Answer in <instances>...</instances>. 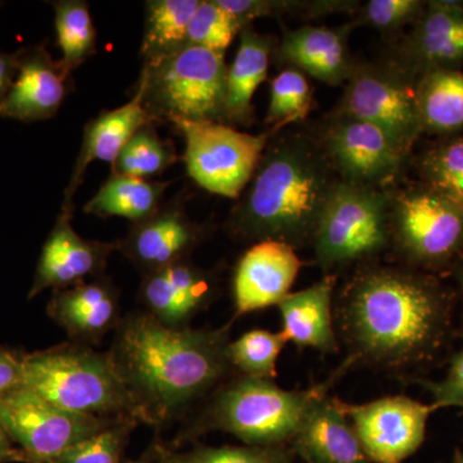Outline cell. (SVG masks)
<instances>
[{
  "label": "cell",
  "mask_w": 463,
  "mask_h": 463,
  "mask_svg": "<svg viewBox=\"0 0 463 463\" xmlns=\"http://www.w3.org/2000/svg\"><path fill=\"white\" fill-rule=\"evenodd\" d=\"M230 343V325L174 328L142 312L121 319L109 354L157 426L223 383Z\"/></svg>",
  "instance_id": "cell-2"
},
{
  "label": "cell",
  "mask_w": 463,
  "mask_h": 463,
  "mask_svg": "<svg viewBox=\"0 0 463 463\" xmlns=\"http://www.w3.org/2000/svg\"><path fill=\"white\" fill-rule=\"evenodd\" d=\"M224 53L185 44L154 63H143V105L156 121H224Z\"/></svg>",
  "instance_id": "cell-6"
},
{
  "label": "cell",
  "mask_w": 463,
  "mask_h": 463,
  "mask_svg": "<svg viewBox=\"0 0 463 463\" xmlns=\"http://www.w3.org/2000/svg\"><path fill=\"white\" fill-rule=\"evenodd\" d=\"M273 42L250 26L240 33V47L225 79L224 120L249 124L252 115V97L267 79Z\"/></svg>",
  "instance_id": "cell-25"
},
{
  "label": "cell",
  "mask_w": 463,
  "mask_h": 463,
  "mask_svg": "<svg viewBox=\"0 0 463 463\" xmlns=\"http://www.w3.org/2000/svg\"><path fill=\"white\" fill-rule=\"evenodd\" d=\"M71 72L54 61L43 48L18 58V71L5 99L0 100V116L21 121L53 118L67 94Z\"/></svg>",
  "instance_id": "cell-19"
},
{
  "label": "cell",
  "mask_w": 463,
  "mask_h": 463,
  "mask_svg": "<svg viewBox=\"0 0 463 463\" xmlns=\"http://www.w3.org/2000/svg\"><path fill=\"white\" fill-rule=\"evenodd\" d=\"M18 71V58L0 53V100L14 84Z\"/></svg>",
  "instance_id": "cell-41"
},
{
  "label": "cell",
  "mask_w": 463,
  "mask_h": 463,
  "mask_svg": "<svg viewBox=\"0 0 463 463\" xmlns=\"http://www.w3.org/2000/svg\"><path fill=\"white\" fill-rule=\"evenodd\" d=\"M392 239L413 263H443L461 249L463 214L434 192L404 194L390 218Z\"/></svg>",
  "instance_id": "cell-11"
},
{
  "label": "cell",
  "mask_w": 463,
  "mask_h": 463,
  "mask_svg": "<svg viewBox=\"0 0 463 463\" xmlns=\"http://www.w3.org/2000/svg\"><path fill=\"white\" fill-rule=\"evenodd\" d=\"M47 312L70 341L88 346L99 345L123 319L118 289L103 277L53 292Z\"/></svg>",
  "instance_id": "cell-18"
},
{
  "label": "cell",
  "mask_w": 463,
  "mask_h": 463,
  "mask_svg": "<svg viewBox=\"0 0 463 463\" xmlns=\"http://www.w3.org/2000/svg\"><path fill=\"white\" fill-rule=\"evenodd\" d=\"M421 7L417 0H371L364 7V20L379 30H394L412 21Z\"/></svg>",
  "instance_id": "cell-37"
},
{
  "label": "cell",
  "mask_w": 463,
  "mask_h": 463,
  "mask_svg": "<svg viewBox=\"0 0 463 463\" xmlns=\"http://www.w3.org/2000/svg\"><path fill=\"white\" fill-rule=\"evenodd\" d=\"M300 258L288 243L265 240L241 257L232 281L234 318L279 307L301 269Z\"/></svg>",
  "instance_id": "cell-14"
},
{
  "label": "cell",
  "mask_w": 463,
  "mask_h": 463,
  "mask_svg": "<svg viewBox=\"0 0 463 463\" xmlns=\"http://www.w3.org/2000/svg\"><path fill=\"white\" fill-rule=\"evenodd\" d=\"M450 463H463V455H458L456 457L455 459H453Z\"/></svg>",
  "instance_id": "cell-44"
},
{
  "label": "cell",
  "mask_w": 463,
  "mask_h": 463,
  "mask_svg": "<svg viewBox=\"0 0 463 463\" xmlns=\"http://www.w3.org/2000/svg\"><path fill=\"white\" fill-rule=\"evenodd\" d=\"M155 124L143 105L142 88L121 108L102 111L84 129L83 143L63 197L62 210L74 213V196L93 161L114 164L130 138L146 125Z\"/></svg>",
  "instance_id": "cell-20"
},
{
  "label": "cell",
  "mask_w": 463,
  "mask_h": 463,
  "mask_svg": "<svg viewBox=\"0 0 463 463\" xmlns=\"http://www.w3.org/2000/svg\"><path fill=\"white\" fill-rule=\"evenodd\" d=\"M389 242L390 215L385 196L374 188L336 183L313 237L317 263L330 270L368 260Z\"/></svg>",
  "instance_id": "cell-7"
},
{
  "label": "cell",
  "mask_w": 463,
  "mask_h": 463,
  "mask_svg": "<svg viewBox=\"0 0 463 463\" xmlns=\"http://www.w3.org/2000/svg\"><path fill=\"white\" fill-rule=\"evenodd\" d=\"M57 44L62 51L63 66L72 72L96 53L97 30L90 7L81 0L53 3Z\"/></svg>",
  "instance_id": "cell-29"
},
{
  "label": "cell",
  "mask_w": 463,
  "mask_h": 463,
  "mask_svg": "<svg viewBox=\"0 0 463 463\" xmlns=\"http://www.w3.org/2000/svg\"><path fill=\"white\" fill-rule=\"evenodd\" d=\"M285 345L281 332L251 330L237 340H231L228 361L241 376L274 380L279 374L277 364Z\"/></svg>",
  "instance_id": "cell-30"
},
{
  "label": "cell",
  "mask_w": 463,
  "mask_h": 463,
  "mask_svg": "<svg viewBox=\"0 0 463 463\" xmlns=\"http://www.w3.org/2000/svg\"><path fill=\"white\" fill-rule=\"evenodd\" d=\"M112 422L69 412L25 385L0 395V423L29 463L54 461Z\"/></svg>",
  "instance_id": "cell-9"
},
{
  "label": "cell",
  "mask_w": 463,
  "mask_h": 463,
  "mask_svg": "<svg viewBox=\"0 0 463 463\" xmlns=\"http://www.w3.org/2000/svg\"><path fill=\"white\" fill-rule=\"evenodd\" d=\"M430 392L434 410L458 408L463 411V349L450 359L446 376L421 383Z\"/></svg>",
  "instance_id": "cell-38"
},
{
  "label": "cell",
  "mask_w": 463,
  "mask_h": 463,
  "mask_svg": "<svg viewBox=\"0 0 463 463\" xmlns=\"http://www.w3.org/2000/svg\"><path fill=\"white\" fill-rule=\"evenodd\" d=\"M354 367L344 359L327 380L306 390H286L274 380L240 376L222 383L190 434L223 431L245 446L289 447L312 405Z\"/></svg>",
  "instance_id": "cell-4"
},
{
  "label": "cell",
  "mask_w": 463,
  "mask_h": 463,
  "mask_svg": "<svg viewBox=\"0 0 463 463\" xmlns=\"http://www.w3.org/2000/svg\"><path fill=\"white\" fill-rule=\"evenodd\" d=\"M341 115L379 128L403 154L421 129L416 90L385 70H353Z\"/></svg>",
  "instance_id": "cell-12"
},
{
  "label": "cell",
  "mask_w": 463,
  "mask_h": 463,
  "mask_svg": "<svg viewBox=\"0 0 463 463\" xmlns=\"http://www.w3.org/2000/svg\"><path fill=\"white\" fill-rule=\"evenodd\" d=\"M172 455L175 463H295L289 447L203 446Z\"/></svg>",
  "instance_id": "cell-36"
},
{
  "label": "cell",
  "mask_w": 463,
  "mask_h": 463,
  "mask_svg": "<svg viewBox=\"0 0 463 463\" xmlns=\"http://www.w3.org/2000/svg\"><path fill=\"white\" fill-rule=\"evenodd\" d=\"M200 0H149L146 3L143 63H154L187 44V33Z\"/></svg>",
  "instance_id": "cell-28"
},
{
  "label": "cell",
  "mask_w": 463,
  "mask_h": 463,
  "mask_svg": "<svg viewBox=\"0 0 463 463\" xmlns=\"http://www.w3.org/2000/svg\"><path fill=\"white\" fill-rule=\"evenodd\" d=\"M169 182H152L112 173L84 207L87 214L111 218L121 216L134 223L145 221L160 209Z\"/></svg>",
  "instance_id": "cell-26"
},
{
  "label": "cell",
  "mask_w": 463,
  "mask_h": 463,
  "mask_svg": "<svg viewBox=\"0 0 463 463\" xmlns=\"http://www.w3.org/2000/svg\"><path fill=\"white\" fill-rule=\"evenodd\" d=\"M365 455L373 463H403L421 448L431 404L407 395H389L354 404L340 401Z\"/></svg>",
  "instance_id": "cell-10"
},
{
  "label": "cell",
  "mask_w": 463,
  "mask_h": 463,
  "mask_svg": "<svg viewBox=\"0 0 463 463\" xmlns=\"http://www.w3.org/2000/svg\"><path fill=\"white\" fill-rule=\"evenodd\" d=\"M461 288H462V295H463V270L461 273Z\"/></svg>",
  "instance_id": "cell-45"
},
{
  "label": "cell",
  "mask_w": 463,
  "mask_h": 463,
  "mask_svg": "<svg viewBox=\"0 0 463 463\" xmlns=\"http://www.w3.org/2000/svg\"><path fill=\"white\" fill-rule=\"evenodd\" d=\"M335 184L309 145L298 139L274 143L259 161L228 228L237 239L255 243L273 240L294 249L312 243Z\"/></svg>",
  "instance_id": "cell-3"
},
{
  "label": "cell",
  "mask_w": 463,
  "mask_h": 463,
  "mask_svg": "<svg viewBox=\"0 0 463 463\" xmlns=\"http://www.w3.org/2000/svg\"><path fill=\"white\" fill-rule=\"evenodd\" d=\"M289 448L307 463H373L340 399L330 394L312 405Z\"/></svg>",
  "instance_id": "cell-21"
},
{
  "label": "cell",
  "mask_w": 463,
  "mask_h": 463,
  "mask_svg": "<svg viewBox=\"0 0 463 463\" xmlns=\"http://www.w3.org/2000/svg\"><path fill=\"white\" fill-rule=\"evenodd\" d=\"M0 463H29L25 453L14 443L0 423Z\"/></svg>",
  "instance_id": "cell-40"
},
{
  "label": "cell",
  "mask_w": 463,
  "mask_h": 463,
  "mask_svg": "<svg viewBox=\"0 0 463 463\" xmlns=\"http://www.w3.org/2000/svg\"><path fill=\"white\" fill-rule=\"evenodd\" d=\"M24 386V354L0 346V395Z\"/></svg>",
  "instance_id": "cell-39"
},
{
  "label": "cell",
  "mask_w": 463,
  "mask_h": 463,
  "mask_svg": "<svg viewBox=\"0 0 463 463\" xmlns=\"http://www.w3.org/2000/svg\"><path fill=\"white\" fill-rule=\"evenodd\" d=\"M328 151L353 184L374 188L394 178L404 154L374 125L341 115L328 129Z\"/></svg>",
  "instance_id": "cell-15"
},
{
  "label": "cell",
  "mask_w": 463,
  "mask_h": 463,
  "mask_svg": "<svg viewBox=\"0 0 463 463\" xmlns=\"http://www.w3.org/2000/svg\"><path fill=\"white\" fill-rule=\"evenodd\" d=\"M205 231L178 205L161 206L154 215L134 223L118 243V251L145 274L185 260Z\"/></svg>",
  "instance_id": "cell-17"
},
{
  "label": "cell",
  "mask_w": 463,
  "mask_h": 463,
  "mask_svg": "<svg viewBox=\"0 0 463 463\" xmlns=\"http://www.w3.org/2000/svg\"><path fill=\"white\" fill-rule=\"evenodd\" d=\"M216 295L214 274L201 269L188 259L145 274L139 288L145 312L174 328L190 327L192 319L212 306Z\"/></svg>",
  "instance_id": "cell-16"
},
{
  "label": "cell",
  "mask_w": 463,
  "mask_h": 463,
  "mask_svg": "<svg viewBox=\"0 0 463 463\" xmlns=\"http://www.w3.org/2000/svg\"><path fill=\"white\" fill-rule=\"evenodd\" d=\"M178 156L172 143L164 141L154 124L141 128L112 164V173L147 179L160 175L176 163Z\"/></svg>",
  "instance_id": "cell-31"
},
{
  "label": "cell",
  "mask_w": 463,
  "mask_h": 463,
  "mask_svg": "<svg viewBox=\"0 0 463 463\" xmlns=\"http://www.w3.org/2000/svg\"><path fill=\"white\" fill-rule=\"evenodd\" d=\"M414 90L421 129L450 133L463 128V71L432 70Z\"/></svg>",
  "instance_id": "cell-27"
},
{
  "label": "cell",
  "mask_w": 463,
  "mask_h": 463,
  "mask_svg": "<svg viewBox=\"0 0 463 463\" xmlns=\"http://www.w3.org/2000/svg\"><path fill=\"white\" fill-rule=\"evenodd\" d=\"M423 172L431 192L463 214V138L435 148L423 161Z\"/></svg>",
  "instance_id": "cell-32"
},
{
  "label": "cell",
  "mask_w": 463,
  "mask_h": 463,
  "mask_svg": "<svg viewBox=\"0 0 463 463\" xmlns=\"http://www.w3.org/2000/svg\"><path fill=\"white\" fill-rule=\"evenodd\" d=\"M43 463H52V462H43Z\"/></svg>",
  "instance_id": "cell-46"
},
{
  "label": "cell",
  "mask_w": 463,
  "mask_h": 463,
  "mask_svg": "<svg viewBox=\"0 0 463 463\" xmlns=\"http://www.w3.org/2000/svg\"><path fill=\"white\" fill-rule=\"evenodd\" d=\"M136 421L118 420L67 449L52 463H123Z\"/></svg>",
  "instance_id": "cell-33"
},
{
  "label": "cell",
  "mask_w": 463,
  "mask_h": 463,
  "mask_svg": "<svg viewBox=\"0 0 463 463\" xmlns=\"http://www.w3.org/2000/svg\"><path fill=\"white\" fill-rule=\"evenodd\" d=\"M72 212L62 210L43 246L36 265L29 298L45 289L53 292L74 288L102 277L109 255L118 251V242L85 240L71 224Z\"/></svg>",
  "instance_id": "cell-13"
},
{
  "label": "cell",
  "mask_w": 463,
  "mask_h": 463,
  "mask_svg": "<svg viewBox=\"0 0 463 463\" xmlns=\"http://www.w3.org/2000/svg\"><path fill=\"white\" fill-rule=\"evenodd\" d=\"M128 463H151V450H146L145 455H142L141 458L136 459V461Z\"/></svg>",
  "instance_id": "cell-43"
},
{
  "label": "cell",
  "mask_w": 463,
  "mask_h": 463,
  "mask_svg": "<svg viewBox=\"0 0 463 463\" xmlns=\"http://www.w3.org/2000/svg\"><path fill=\"white\" fill-rule=\"evenodd\" d=\"M347 27H313L286 32L277 57L298 71L330 85L349 80L353 69L347 54Z\"/></svg>",
  "instance_id": "cell-23"
},
{
  "label": "cell",
  "mask_w": 463,
  "mask_h": 463,
  "mask_svg": "<svg viewBox=\"0 0 463 463\" xmlns=\"http://www.w3.org/2000/svg\"><path fill=\"white\" fill-rule=\"evenodd\" d=\"M312 87L303 72L288 69L276 76L270 87L268 123L285 125L303 118L312 103Z\"/></svg>",
  "instance_id": "cell-35"
},
{
  "label": "cell",
  "mask_w": 463,
  "mask_h": 463,
  "mask_svg": "<svg viewBox=\"0 0 463 463\" xmlns=\"http://www.w3.org/2000/svg\"><path fill=\"white\" fill-rule=\"evenodd\" d=\"M24 385L69 412L152 425L109 353L70 343L24 354Z\"/></svg>",
  "instance_id": "cell-5"
},
{
  "label": "cell",
  "mask_w": 463,
  "mask_h": 463,
  "mask_svg": "<svg viewBox=\"0 0 463 463\" xmlns=\"http://www.w3.org/2000/svg\"><path fill=\"white\" fill-rule=\"evenodd\" d=\"M242 26L216 0H200L187 33V44L221 52L230 47Z\"/></svg>",
  "instance_id": "cell-34"
},
{
  "label": "cell",
  "mask_w": 463,
  "mask_h": 463,
  "mask_svg": "<svg viewBox=\"0 0 463 463\" xmlns=\"http://www.w3.org/2000/svg\"><path fill=\"white\" fill-rule=\"evenodd\" d=\"M185 142L187 172L201 188L237 199L254 176L270 133L240 132L219 121L174 123Z\"/></svg>",
  "instance_id": "cell-8"
},
{
  "label": "cell",
  "mask_w": 463,
  "mask_h": 463,
  "mask_svg": "<svg viewBox=\"0 0 463 463\" xmlns=\"http://www.w3.org/2000/svg\"><path fill=\"white\" fill-rule=\"evenodd\" d=\"M149 450H151V463H175L173 459L172 450L166 449L160 444H154Z\"/></svg>",
  "instance_id": "cell-42"
},
{
  "label": "cell",
  "mask_w": 463,
  "mask_h": 463,
  "mask_svg": "<svg viewBox=\"0 0 463 463\" xmlns=\"http://www.w3.org/2000/svg\"><path fill=\"white\" fill-rule=\"evenodd\" d=\"M410 54L428 71L463 62V5L430 2L410 44ZM426 71V72H428Z\"/></svg>",
  "instance_id": "cell-24"
},
{
  "label": "cell",
  "mask_w": 463,
  "mask_h": 463,
  "mask_svg": "<svg viewBox=\"0 0 463 463\" xmlns=\"http://www.w3.org/2000/svg\"><path fill=\"white\" fill-rule=\"evenodd\" d=\"M335 327L353 364L405 377L422 371L446 346L449 298L437 283L392 267H364L334 303Z\"/></svg>",
  "instance_id": "cell-1"
},
{
  "label": "cell",
  "mask_w": 463,
  "mask_h": 463,
  "mask_svg": "<svg viewBox=\"0 0 463 463\" xmlns=\"http://www.w3.org/2000/svg\"><path fill=\"white\" fill-rule=\"evenodd\" d=\"M335 288L336 276L327 274L321 281L289 292L279 303L281 335L286 343L304 349H315L322 354L339 352L340 343L335 327Z\"/></svg>",
  "instance_id": "cell-22"
}]
</instances>
